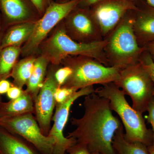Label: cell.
<instances>
[{"instance_id":"6da1fadb","label":"cell","mask_w":154,"mask_h":154,"mask_svg":"<svg viewBox=\"0 0 154 154\" xmlns=\"http://www.w3.org/2000/svg\"><path fill=\"white\" fill-rule=\"evenodd\" d=\"M83 105L84 115L71 119L75 128L67 137L74 138L77 143L85 145L92 154H116L113 138L122 124L112 113L109 100L94 93L85 96Z\"/></svg>"},{"instance_id":"7a4b0ae2","label":"cell","mask_w":154,"mask_h":154,"mask_svg":"<svg viewBox=\"0 0 154 154\" xmlns=\"http://www.w3.org/2000/svg\"><path fill=\"white\" fill-rule=\"evenodd\" d=\"M102 85L95 90V93L109 100L110 109L118 114L124 125L126 140L141 143L147 147L152 145V130L147 128L143 114L129 105L123 91L115 83Z\"/></svg>"},{"instance_id":"3957f363","label":"cell","mask_w":154,"mask_h":154,"mask_svg":"<svg viewBox=\"0 0 154 154\" xmlns=\"http://www.w3.org/2000/svg\"><path fill=\"white\" fill-rule=\"evenodd\" d=\"M106 43L105 38L90 43L78 42L68 35L64 26L61 25L42 43L41 55L54 65L61 63L68 57L84 56L94 59L109 66L104 52Z\"/></svg>"},{"instance_id":"277c9868","label":"cell","mask_w":154,"mask_h":154,"mask_svg":"<svg viewBox=\"0 0 154 154\" xmlns=\"http://www.w3.org/2000/svg\"><path fill=\"white\" fill-rule=\"evenodd\" d=\"M134 15H126L105 38V57L109 66L120 70L139 62L146 50L140 46L133 29Z\"/></svg>"},{"instance_id":"5b68a950","label":"cell","mask_w":154,"mask_h":154,"mask_svg":"<svg viewBox=\"0 0 154 154\" xmlns=\"http://www.w3.org/2000/svg\"><path fill=\"white\" fill-rule=\"evenodd\" d=\"M64 64L71 68L72 73L62 87L77 90L99 84L115 82L119 76L120 70L108 66L91 57L78 56L66 58Z\"/></svg>"},{"instance_id":"8992f818","label":"cell","mask_w":154,"mask_h":154,"mask_svg":"<svg viewBox=\"0 0 154 154\" xmlns=\"http://www.w3.org/2000/svg\"><path fill=\"white\" fill-rule=\"evenodd\" d=\"M114 83L131 98L134 110L141 114L147 111L154 95V84L140 62L120 69L119 78Z\"/></svg>"},{"instance_id":"52a82bcc","label":"cell","mask_w":154,"mask_h":154,"mask_svg":"<svg viewBox=\"0 0 154 154\" xmlns=\"http://www.w3.org/2000/svg\"><path fill=\"white\" fill-rule=\"evenodd\" d=\"M80 1L71 0L65 3L50 4L41 19L36 21L32 35L21 48L22 56L27 57L34 54L49 32L75 10Z\"/></svg>"},{"instance_id":"ba28073f","label":"cell","mask_w":154,"mask_h":154,"mask_svg":"<svg viewBox=\"0 0 154 154\" xmlns=\"http://www.w3.org/2000/svg\"><path fill=\"white\" fill-rule=\"evenodd\" d=\"M0 125L28 141L42 154H52L54 139L42 134L33 113L0 118Z\"/></svg>"},{"instance_id":"9c48e42d","label":"cell","mask_w":154,"mask_h":154,"mask_svg":"<svg viewBox=\"0 0 154 154\" xmlns=\"http://www.w3.org/2000/svg\"><path fill=\"white\" fill-rule=\"evenodd\" d=\"M91 7V15L103 38L111 33L128 13L138 9L133 0H102Z\"/></svg>"},{"instance_id":"30bf717a","label":"cell","mask_w":154,"mask_h":154,"mask_svg":"<svg viewBox=\"0 0 154 154\" xmlns=\"http://www.w3.org/2000/svg\"><path fill=\"white\" fill-rule=\"evenodd\" d=\"M93 86L78 90L66 102L56 104L55 113L53 118L54 122L48 135L53 138L54 146L52 154H65L67 150L77 143L73 137H65L63 130L69 115L70 110L74 102L82 96H88L95 93Z\"/></svg>"},{"instance_id":"8fae6325","label":"cell","mask_w":154,"mask_h":154,"mask_svg":"<svg viewBox=\"0 0 154 154\" xmlns=\"http://www.w3.org/2000/svg\"><path fill=\"white\" fill-rule=\"evenodd\" d=\"M56 70L51 69L36 100L34 101V116L42 134L48 135L51 128V122L56 105L54 94L58 87L54 77Z\"/></svg>"},{"instance_id":"7c38bea8","label":"cell","mask_w":154,"mask_h":154,"mask_svg":"<svg viewBox=\"0 0 154 154\" xmlns=\"http://www.w3.org/2000/svg\"><path fill=\"white\" fill-rule=\"evenodd\" d=\"M74 10L65 18L64 27L68 35L75 41L82 43L104 39L91 11L86 9Z\"/></svg>"},{"instance_id":"4fadbf2b","label":"cell","mask_w":154,"mask_h":154,"mask_svg":"<svg viewBox=\"0 0 154 154\" xmlns=\"http://www.w3.org/2000/svg\"><path fill=\"white\" fill-rule=\"evenodd\" d=\"M2 24L5 31L7 27L33 21L30 20L31 14L24 0H0Z\"/></svg>"},{"instance_id":"5bb4252c","label":"cell","mask_w":154,"mask_h":154,"mask_svg":"<svg viewBox=\"0 0 154 154\" xmlns=\"http://www.w3.org/2000/svg\"><path fill=\"white\" fill-rule=\"evenodd\" d=\"M134 16L133 29L141 47L154 42V8L149 6L138 9Z\"/></svg>"},{"instance_id":"9a60e30c","label":"cell","mask_w":154,"mask_h":154,"mask_svg":"<svg viewBox=\"0 0 154 154\" xmlns=\"http://www.w3.org/2000/svg\"><path fill=\"white\" fill-rule=\"evenodd\" d=\"M0 154H42L32 143L0 125Z\"/></svg>"},{"instance_id":"2e32d148","label":"cell","mask_w":154,"mask_h":154,"mask_svg":"<svg viewBox=\"0 0 154 154\" xmlns=\"http://www.w3.org/2000/svg\"><path fill=\"white\" fill-rule=\"evenodd\" d=\"M36 21L23 22L10 26L2 38V49L9 46L21 47L30 38L33 32Z\"/></svg>"},{"instance_id":"e0dca14e","label":"cell","mask_w":154,"mask_h":154,"mask_svg":"<svg viewBox=\"0 0 154 154\" xmlns=\"http://www.w3.org/2000/svg\"><path fill=\"white\" fill-rule=\"evenodd\" d=\"M34 113V101L31 96L24 93L19 98L8 102H0V118Z\"/></svg>"},{"instance_id":"ac0fdd59","label":"cell","mask_w":154,"mask_h":154,"mask_svg":"<svg viewBox=\"0 0 154 154\" xmlns=\"http://www.w3.org/2000/svg\"><path fill=\"white\" fill-rule=\"evenodd\" d=\"M49 61L43 56L36 58L34 62L33 71L25 90L33 98L34 101L42 87L47 73Z\"/></svg>"},{"instance_id":"d6986e66","label":"cell","mask_w":154,"mask_h":154,"mask_svg":"<svg viewBox=\"0 0 154 154\" xmlns=\"http://www.w3.org/2000/svg\"><path fill=\"white\" fill-rule=\"evenodd\" d=\"M123 126L116 131L112 145L116 154H149L148 147L140 142L130 143L125 139Z\"/></svg>"},{"instance_id":"ffe728a7","label":"cell","mask_w":154,"mask_h":154,"mask_svg":"<svg viewBox=\"0 0 154 154\" xmlns=\"http://www.w3.org/2000/svg\"><path fill=\"white\" fill-rule=\"evenodd\" d=\"M36 59L35 57L31 55L17 62L11 74L14 85L22 89L26 85L33 71Z\"/></svg>"},{"instance_id":"44dd1931","label":"cell","mask_w":154,"mask_h":154,"mask_svg":"<svg viewBox=\"0 0 154 154\" xmlns=\"http://www.w3.org/2000/svg\"><path fill=\"white\" fill-rule=\"evenodd\" d=\"M21 54V48L9 46L3 48L0 53V81L11 77V73Z\"/></svg>"},{"instance_id":"7402d4cb","label":"cell","mask_w":154,"mask_h":154,"mask_svg":"<svg viewBox=\"0 0 154 154\" xmlns=\"http://www.w3.org/2000/svg\"><path fill=\"white\" fill-rule=\"evenodd\" d=\"M78 91L72 88L58 87L56 89L54 96L56 104L66 102Z\"/></svg>"},{"instance_id":"603a6c76","label":"cell","mask_w":154,"mask_h":154,"mask_svg":"<svg viewBox=\"0 0 154 154\" xmlns=\"http://www.w3.org/2000/svg\"><path fill=\"white\" fill-rule=\"evenodd\" d=\"M139 62L148 73L154 84V62L146 49L141 54Z\"/></svg>"},{"instance_id":"cb8c5ba5","label":"cell","mask_w":154,"mask_h":154,"mask_svg":"<svg viewBox=\"0 0 154 154\" xmlns=\"http://www.w3.org/2000/svg\"><path fill=\"white\" fill-rule=\"evenodd\" d=\"M72 73L71 68L67 66H65L63 67L56 70L54 77L58 87H62L63 85Z\"/></svg>"},{"instance_id":"d4e9b609","label":"cell","mask_w":154,"mask_h":154,"mask_svg":"<svg viewBox=\"0 0 154 154\" xmlns=\"http://www.w3.org/2000/svg\"><path fill=\"white\" fill-rule=\"evenodd\" d=\"M65 154H92L88 148L83 144L76 143L69 148Z\"/></svg>"},{"instance_id":"484cf974","label":"cell","mask_w":154,"mask_h":154,"mask_svg":"<svg viewBox=\"0 0 154 154\" xmlns=\"http://www.w3.org/2000/svg\"><path fill=\"white\" fill-rule=\"evenodd\" d=\"M147 111L148 114L146 117L148 123L151 124L152 127V130L153 135V143L152 146H154V95L149 103Z\"/></svg>"},{"instance_id":"4316f807","label":"cell","mask_w":154,"mask_h":154,"mask_svg":"<svg viewBox=\"0 0 154 154\" xmlns=\"http://www.w3.org/2000/svg\"><path fill=\"white\" fill-rule=\"evenodd\" d=\"M24 92L23 89L13 85L7 93V96L11 100L17 99L20 97Z\"/></svg>"},{"instance_id":"83f0119b","label":"cell","mask_w":154,"mask_h":154,"mask_svg":"<svg viewBox=\"0 0 154 154\" xmlns=\"http://www.w3.org/2000/svg\"><path fill=\"white\" fill-rule=\"evenodd\" d=\"M40 14H43L46 10L48 0H30Z\"/></svg>"},{"instance_id":"f1b7e54d","label":"cell","mask_w":154,"mask_h":154,"mask_svg":"<svg viewBox=\"0 0 154 154\" xmlns=\"http://www.w3.org/2000/svg\"><path fill=\"white\" fill-rule=\"evenodd\" d=\"M13 85L12 83L7 79L0 81V95L7 94Z\"/></svg>"},{"instance_id":"f546056e","label":"cell","mask_w":154,"mask_h":154,"mask_svg":"<svg viewBox=\"0 0 154 154\" xmlns=\"http://www.w3.org/2000/svg\"><path fill=\"white\" fill-rule=\"evenodd\" d=\"M102 0H81L79 5L83 7H91L96 3L100 2Z\"/></svg>"},{"instance_id":"4dcf8cb0","label":"cell","mask_w":154,"mask_h":154,"mask_svg":"<svg viewBox=\"0 0 154 154\" xmlns=\"http://www.w3.org/2000/svg\"><path fill=\"white\" fill-rule=\"evenodd\" d=\"M154 62V42H150L144 46Z\"/></svg>"},{"instance_id":"1f68e13d","label":"cell","mask_w":154,"mask_h":154,"mask_svg":"<svg viewBox=\"0 0 154 154\" xmlns=\"http://www.w3.org/2000/svg\"><path fill=\"white\" fill-rule=\"evenodd\" d=\"M5 29L3 28L2 24V18H1V16L0 15V53H1V51H2V46H1V43H2V38L3 34L5 32Z\"/></svg>"},{"instance_id":"d6a6232c","label":"cell","mask_w":154,"mask_h":154,"mask_svg":"<svg viewBox=\"0 0 154 154\" xmlns=\"http://www.w3.org/2000/svg\"><path fill=\"white\" fill-rule=\"evenodd\" d=\"M146 1L149 6L154 8V0H146Z\"/></svg>"},{"instance_id":"836d02e7","label":"cell","mask_w":154,"mask_h":154,"mask_svg":"<svg viewBox=\"0 0 154 154\" xmlns=\"http://www.w3.org/2000/svg\"><path fill=\"white\" fill-rule=\"evenodd\" d=\"M149 154H154V146L152 145L148 147Z\"/></svg>"},{"instance_id":"e575fe53","label":"cell","mask_w":154,"mask_h":154,"mask_svg":"<svg viewBox=\"0 0 154 154\" xmlns=\"http://www.w3.org/2000/svg\"><path fill=\"white\" fill-rule=\"evenodd\" d=\"M2 97L1 96V95H0V102H2Z\"/></svg>"},{"instance_id":"d590c367","label":"cell","mask_w":154,"mask_h":154,"mask_svg":"<svg viewBox=\"0 0 154 154\" xmlns=\"http://www.w3.org/2000/svg\"><path fill=\"white\" fill-rule=\"evenodd\" d=\"M92 154H102L99 153H98V152H95V153H92Z\"/></svg>"}]
</instances>
